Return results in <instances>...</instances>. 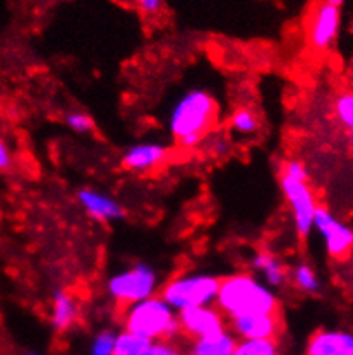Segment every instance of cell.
I'll use <instances>...</instances> for the list:
<instances>
[{
    "mask_svg": "<svg viewBox=\"0 0 353 355\" xmlns=\"http://www.w3.org/2000/svg\"><path fill=\"white\" fill-rule=\"evenodd\" d=\"M215 304L225 320L251 314L280 313V300L276 293L251 273H233L219 278Z\"/></svg>",
    "mask_w": 353,
    "mask_h": 355,
    "instance_id": "cell-1",
    "label": "cell"
},
{
    "mask_svg": "<svg viewBox=\"0 0 353 355\" xmlns=\"http://www.w3.org/2000/svg\"><path fill=\"white\" fill-rule=\"evenodd\" d=\"M218 119V105L204 89L185 93L168 117V130L180 150H194L201 146L204 137L211 132Z\"/></svg>",
    "mask_w": 353,
    "mask_h": 355,
    "instance_id": "cell-2",
    "label": "cell"
},
{
    "mask_svg": "<svg viewBox=\"0 0 353 355\" xmlns=\"http://www.w3.org/2000/svg\"><path fill=\"white\" fill-rule=\"evenodd\" d=\"M124 329L150 342L174 340L180 335L176 313L160 295H153L125 307Z\"/></svg>",
    "mask_w": 353,
    "mask_h": 355,
    "instance_id": "cell-3",
    "label": "cell"
},
{
    "mask_svg": "<svg viewBox=\"0 0 353 355\" xmlns=\"http://www.w3.org/2000/svg\"><path fill=\"white\" fill-rule=\"evenodd\" d=\"M219 278L208 273H187L174 277L161 287L160 297L175 311L212 306L218 293Z\"/></svg>",
    "mask_w": 353,
    "mask_h": 355,
    "instance_id": "cell-4",
    "label": "cell"
},
{
    "mask_svg": "<svg viewBox=\"0 0 353 355\" xmlns=\"http://www.w3.org/2000/svg\"><path fill=\"white\" fill-rule=\"evenodd\" d=\"M158 287L160 278L156 270L146 263H138L127 270L118 271L107 282L108 295L125 307L156 295Z\"/></svg>",
    "mask_w": 353,
    "mask_h": 355,
    "instance_id": "cell-5",
    "label": "cell"
},
{
    "mask_svg": "<svg viewBox=\"0 0 353 355\" xmlns=\"http://www.w3.org/2000/svg\"><path fill=\"white\" fill-rule=\"evenodd\" d=\"M280 187L288 202L291 216H293L295 230L298 237H307L312 232L316 208L319 206L309 180H297L290 177L280 175Z\"/></svg>",
    "mask_w": 353,
    "mask_h": 355,
    "instance_id": "cell-6",
    "label": "cell"
},
{
    "mask_svg": "<svg viewBox=\"0 0 353 355\" xmlns=\"http://www.w3.org/2000/svg\"><path fill=\"white\" fill-rule=\"evenodd\" d=\"M312 228L323 237L326 251L331 258L345 259L350 256L353 245V230L347 223L340 222L326 206H318L314 213Z\"/></svg>",
    "mask_w": 353,
    "mask_h": 355,
    "instance_id": "cell-7",
    "label": "cell"
},
{
    "mask_svg": "<svg viewBox=\"0 0 353 355\" xmlns=\"http://www.w3.org/2000/svg\"><path fill=\"white\" fill-rule=\"evenodd\" d=\"M341 26V12L338 7L319 2L312 7L307 19V38L312 49L326 52L336 42Z\"/></svg>",
    "mask_w": 353,
    "mask_h": 355,
    "instance_id": "cell-8",
    "label": "cell"
},
{
    "mask_svg": "<svg viewBox=\"0 0 353 355\" xmlns=\"http://www.w3.org/2000/svg\"><path fill=\"white\" fill-rule=\"evenodd\" d=\"M180 333L189 338L197 340L216 335L226 329V320L216 306H199L176 313Z\"/></svg>",
    "mask_w": 353,
    "mask_h": 355,
    "instance_id": "cell-9",
    "label": "cell"
},
{
    "mask_svg": "<svg viewBox=\"0 0 353 355\" xmlns=\"http://www.w3.org/2000/svg\"><path fill=\"white\" fill-rule=\"evenodd\" d=\"M230 321V333L240 340H278L283 329V320L276 314H251L233 318Z\"/></svg>",
    "mask_w": 353,
    "mask_h": 355,
    "instance_id": "cell-10",
    "label": "cell"
},
{
    "mask_svg": "<svg viewBox=\"0 0 353 355\" xmlns=\"http://www.w3.org/2000/svg\"><path fill=\"white\" fill-rule=\"evenodd\" d=\"M168 158H170V150L165 144L150 141V143L134 144L125 150L124 157H122V165L129 172L147 173L163 166Z\"/></svg>",
    "mask_w": 353,
    "mask_h": 355,
    "instance_id": "cell-11",
    "label": "cell"
},
{
    "mask_svg": "<svg viewBox=\"0 0 353 355\" xmlns=\"http://www.w3.org/2000/svg\"><path fill=\"white\" fill-rule=\"evenodd\" d=\"M78 201L82 206L88 216L96 222H115L124 218V208L110 198L108 194L100 193L95 189H81L78 193Z\"/></svg>",
    "mask_w": 353,
    "mask_h": 355,
    "instance_id": "cell-12",
    "label": "cell"
},
{
    "mask_svg": "<svg viewBox=\"0 0 353 355\" xmlns=\"http://www.w3.org/2000/svg\"><path fill=\"white\" fill-rule=\"evenodd\" d=\"M307 355H353V336L340 329H320L309 338Z\"/></svg>",
    "mask_w": 353,
    "mask_h": 355,
    "instance_id": "cell-13",
    "label": "cell"
},
{
    "mask_svg": "<svg viewBox=\"0 0 353 355\" xmlns=\"http://www.w3.org/2000/svg\"><path fill=\"white\" fill-rule=\"evenodd\" d=\"M79 306L74 297L66 291H55L52 297V309H50V320L57 331H67L78 323Z\"/></svg>",
    "mask_w": 353,
    "mask_h": 355,
    "instance_id": "cell-14",
    "label": "cell"
},
{
    "mask_svg": "<svg viewBox=\"0 0 353 355\" xmlns=\"http://www.w3.org/2000/svg\"><path fill=\"white\" fill-rule=\"evenodd\" d=\"M252 270L257 271L264 282L262 284L268 285L269 288H280L287 284L288 280V270L282 263L278 256L271 254V252H257L252 256L251 259Z\"/></svg>",
    "mask_w": 353,
    "mask_h": 355,
    "instance_id": "cell-15",
    "label": "cell"
},
{
    "mask_svg": "<svg viewBox=\"0 0 353 355\" xmlns=\"http://www.w3.org/2000/svg\"><path fill=\"white\" fill-rule=\"evenodd\" d=\"M235 335L225 329L216 335L194 340L185 355H232L235 350Z\"/></svg>",
    "mask_w": 353,
    "mask_h": 355,
    "instance_id": "cell-16",
    "label": "cell"
},
{
    "mask_svg": "<svg viewBox=\"0 0 353 355\" xmlns=\"http://www.w3.org/2000/svg\"><path fill=\"white\" fill-rule=\"evenodd\" d=\"M230 129L240 136H252L261 128L257 114L248 107H240L230 115Z\"/></svg>",
    "mask_w": 353,
    "mask_h": 355,
    "instance_id": "cell-17",
    "label": "cell"
},
{
    "mask_svg": "<svg viewBox=\"0 0 353 355\" xmlns=\"http://www.w3.org/2000/svg\"><path fill=\"white\" fill-rule=\"evenodd\" d=\"M150 340L141 338L134 333L122 331L115 335L114 342V355H143L150 347Z\"/></svg>",
    "mask_w": 353,
    "mask_h": 355,
    "instance_id": "cell-18",
    "label": "cell"
},
{
    "mask_svg": "<svg viewBox=\"0 0 353 355\" xmlns=\"http://www.w3.org/2000/svg\"><path fill=\"white\" fill-rule=\"evenodd\" d=\"M291 284L304 293H316L320 288L318 273L307 263H300L293 268V271H291Z\"/></svg>",
    "mask_w": 353,
    "mask_h": 355,
    "instance_id": "cell-19",
    "label": "cell"
},
{
    "mask_svg": "<svg viewBox=\"0 0 353 355\" xmlns=\"http://www.w3.org/2000/svg\"><path fill=\"white\" fill-rule=\"evenodd\" d=\"M232 355H280L278 340H240Z\"/></svg>",
    "mask_w": 353,
    "mask_h": 355,
    "instance_id": "cell-20",
    "label": "cell"
},
{
    "mask_svg": "<svg viewBox=\"0 0 353 355\" xmlns=\"http://www.w3.org/2000/svg\"><path fill=\"white\" fill-rule=\"evenodd\" d=\"M334 112H336V117L338 121H340V124L343 125L348 132H352L353 130V93L352 92H343L336 98Z\"/></svg>",
    "mask_w": 353,
    "mask_h": 355,
    "instance_id": "cell-21",
    "label": "cell"
},
{
    "mask_svg": "<svg viewBox=\"0 0 353 355\" xmlns=\"http://www.w3.org/2000/svg\"><path fill=\"white\" fill-rule=\"evenodd\" d=\"M201 144L215 157H225L230 151V141L223 134H208Z\"/></svg>",
    "mask_w": 353,
    "mask_h": 355,
    "instance_id": "cell-22",
    "label": "cell"
},
{
    "mask_svg": "<svg viewBox=\"0 0 353 355\" xmlns=\"http://www.w3.org/2000/svg\"><path fill=\"white\" fill-rule=\"evenodd\" d=\"M66 124L78 134H86L93 129V121L88 114L79 110H72L66 115Z\"/></svg>",
    "mask_w": 353,
    "mask_h": 355,
    "instance_id": "cell-23",
    "label": "cell"
},
{
    "mask_svg": "<svg viewBox=\"0 0 353 355\" xmlns=\"http://www.w3.org/2000/svg\"><path fill=\"white\" fill-rule=\"evenodd\" d=\"M115 333L102 331L95 336L91 345V355H114Z\"/></svg>",
    "mask_w": 353,
    "mask_h": 355,
    "instance_id": "cell-24",
    "label": "cell"
},
{
    "mask_svg": "<svg viewBox=\"0 0 353 355\" xmlns=\"http://www.w3.org/2000/svg\"><path fill=\"white\" fill-rule=\"evenodd\" d=\"M143 355H185V352L174 340H160V342H151Z\"/></svg>",
    "mask_w": 353,
    "mask_h": 355,
    "instance_id": "cell-25",
    "label": "cell"
},
{
    "mask_svg": "<svg viewBox=\"0 0 353 355\" xmlns=\"http://www.w3.org/2000/svg\"><path fill=\"white\" fill-rule=\"evenodd\" d=\"M282 175L290 177V179H297V180H309V170L302 162L290 160L283 165Z\"/></svg>",
    "mask_w": 353,
    "mask_h": 355,
    "instance_id": "cell-26",
    "label": "cell"
},
{
    "mask_svg": "<svg viewBox=\"0 0 353 355\" xmlns=\"http://www.w3.org/2000/svg\"><path fill=\"white\" fill-rule=\"evenodd\" d=\"M138 6L144 14L153 16V14H158L161 10L163 0H138Z\"/></svg>",
    "mask_w": 353,
    "mask_h": 355,
    "instance_id": "cell-27",
    "label": "cell"
},
{
    "mask_svg": "<svg viewBox=\"0 0 353 355\" xmlns=\"http://www.w3.org/2000/svg\"><path fill=\"white\" fill-rule=\"evenodd\" d=\"M14 157L10 153V148L7 146L6 141L0 139V170H7L12 166Z\"/></svg>",
    "mask_w": 353,
    "mask_h": 355,
    "instance_id": "cell-28",
    "label": "cell"
},
{
    "mask_svg": "<svg viewBox=\"0 0 353 355\" xmlns=\"http://www.w3.org/2000/svg\"><path fill=\"white\" fill-rule=\"evenodd\" d=\"M323 2L329 3V6H333V7H338V9L343 6V0H323Z\"/></svg>",
    "mask_w": 353,
    "mask_h": 355,
    "instance_id": "cell-29",
    "label": "cell"
},
{
    "mask_svg": "<svg viewBox=\"0 0 353 355\" xmlns=\"http://www.w3.org/2000/svg\"><path fill=\"white\" fill-rule=\"evenodd\" d=\"M28 355H39V354H35V352H30Z\"/></svg>",
    "mask_w": 353,
    "mask_h": 355,
    "instance_id": "cell-30",
    "label": "cell"
}]
</instances>
